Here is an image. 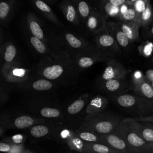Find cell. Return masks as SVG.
I'll list each match as a JSON object with an SVG mask.
<instances>
[{"instance_id": "6da1fadb", "label": "cell", "mask_w": 153, "mask_h": 153, "mask_svg": "<svg viewBox=\"0 0 153 153\" xmlns=\"http://www.w3.org/2000/svg\"><path fill=\"white\" fill-rule=\"evenodd\" d=\"M87 28L92 32H99L106 27L105 17L99 12L92 10L91 13L85 19Z\"/></svg>"}, {"instance_id": "7a4b0ae2", "label": "cell", "mask_w": 153, "mask_h": 153, "mask_svg": "<svg viewBox=\"0 0 153 153\" xmlns=\"http://www.w3.org/2000/svg\"><path fill=\"white\" fill-rule=\"evenodd\" d=\"M60 8L68 22L73 23L78 22V14L73 1L64 0L61 2Z\"/></svg>"}, {"instance_id": "3957f363", "label": "cell", "mask_w": 153, "mask_h": 153, "mask_svg": "<svg viewBox=\"0 0 153 153\" xmlns=\"http://www.w3.org/2000/svg\"><path fill=\"white\" fill-rule=\"evenodd\" d=\"M118 18L121 22L133 23L137 25V17L136 12L133 5L126 2L120 7V14Z\"/></svg>"}, {"instance_id": "277c9868", "label": "cell", "mask_w": 153, "mask_h": 153, "mask_svg": "<svg viewBox=\"0 0 153 153\" xmlns=\"http://www.w3.org/2000/svg\"><path fill=\"white\" fill-rule=\"evenodd\" d=\"M118 27L125 33L129 41H133L136 40L138 37L139 26L133 23H127L120 22L117 23Z\"/></svg>"}, {"instance_id": "5b68a950", "label": "cell", "mask_w": 153, "mask_h": 153, "mask_svg": "<svg viewBox=\"0 0 153 153\" xmlns=\"http://www.w3.org/2000/svg\"><path fill=\"white\" fill-rule=\"evenodd\" d=\"M101 14L105 17H118L120 14V7L115 6L106 0H100Z\"/></svg>"}, {"instance_id": "8992f818", "label": "cell", "mask_w": 153, "mask_h": 153, "mask_svg": "<svg viewBox=\"0 0 153 153\" xmlns=\"http://www.w3.org/2000/svg\"><path fill=\"white\" fill-rule=\"evenodd\" d=\"M153 20V10L150 1L146 5L145 10L139 15L137 20V26H146L149 25Z\"/></svg>"}, {"instance_id": "52a82bcc", "label": "cell", "mask_w": 153, "mask_h": 153, "mask_svg": "<svg viewBox=\"0 0 153 153\" xmlns=\"http://www.w3.org/2000/svg\"><path fill=\"white\" fill-rule=\"evenodd\" d=\"M73 2L76 7L78 16L85 20L92 11L90 4L85 0H76Z\"/></svg>"}, {"instance_id": "ba28073f", "label": "cell", "mask_w": 153, "mask_h": 153, "mask_svg": "<svg viewBox=\"0 0 153 153\" xmlns=\"http://www.w3.org/2000/svg\"><path fill=\"white\" fill-rule=\"evenodd\" d=\"M33 4L36 8L42 12L44 14L48 16V17L54 20H56L55 16L51 7L43 0H32Z\"/></svg>"}, {"instance_id": "9c48e42d", "label": "cell", "mask_w": 153, "mask_h": 153, "mask_svg": "<svg viewBox=\"0 0 153 153\" xmlns=\"http://www.w3.org/2000/svg\"><path fill=\"white\" fill-rule=\"evenodd\" d=\"M16 0H0V19H5L10 14Z\"/></svg>"}, {"instance_id": "30bf717a", "label": "cell", "mask_w": 153, "mask_h": 153, "mask_svg": "<svg viewBox=\"0 0 153 153\" xmlns=\"http://www.w3.org/2000/svg\"><path fill=\"white\" fill-rule=\"evenodd\" d=\"M63 68L60 65H53L46 68L44 71V75L50 79L58 78L63 72Z\"/></svg>"}, {"instance_id": "8fae6325", "label": "cell", "mask_w": 153, "mask_h": 153, "mask_svg": "<svg viewBox=\"0 0 153 153\" xmlns=\"http://www.w3.org/2000/svg\"><path fill=\"white\" fill-rule=\"evenodd\" d=\"M113 27H114V35L115 37L118 41V43L121 47H126L129 42V40L125 33L121 30V29L117 25V23H112Z\"/></svg>"}, {"instance_id": "7c38bea8", "label": "cell", "mask_w": 153, "mask_h": 153, "mask_svg": "<svg viewBox=\"0 0 153 153\" xmlns=\"http://www.w3.org/2000/svg\"><path fill=\"white\" fill-rule=\"evenodd\" d=\"M29 27L34 36L38 38V39H42L44 36V33L42 29L41 28L38 23L33 20V18L29 19Z\"/></svg>"}, {"instance_id": "4fadbf2b", "label": "cell", "mask_w": 153, "mask_h": 153, "mask_svg": "<svg viewBox=\"0 0 153 153\" xmlns=\"http://www.w3.org/2000/svg\"><path fill=\"white\" fill-rule=\"evenodd\" d=\"M106 140L112 147L117 149L123 150L126 148L125 142L116 136L109 135L106 137Z\"/></svg>"}, {"instance_id": "5bb4252c", "label": "cell", "mask_w": 153, "mask_h": 153, "mask_svg": "<svg viewBox=\"0 0 153 153\" xmlns=\"http://www.w3.org/2000/svg\"><path fill=\"white\" fill-rule=\"evenodd\" d=\"M33 120L32 118L27 116H22L16 119L14 121L15 126L19 128H24L32 126Z\"/></svg>"}, {"instance_id": "9a60e30c", "label": "cell", "mask_w": 153, "mask_h": 153, "mask_svg": "<svg viewBox=\"0 0 153 153\" xmlns=\"http://www.w3.org/2000/svg\"><path fill=\"white\" fill-rule=\"evenodd\" d=\"M118 103L123 107H130L136 103V99L131 95L125 94L118 98Z\"/></svg>"}, {"instance_id": "2e32d148", "label": "cell", "mask_w": 153, "mask_h": 153, "mask_svg": "<svg viewBox=\"0 0 153 153\" xmlns=\"http://www.w3.org/2000/svg\"><path fill=\"white\" fill-rule=\"evenodd\" d=\"M48 129L46 126L39 125L33 127L30 130L31 134L35 137H40L48 134Z\"/></svg>"}, {"instance_id": "e0dca14e", "label": "cell", "mask_w": 153, "mask_h": 153, "mask_svg": "<svg viewBox=\"0 0 153 153\" xmlns=\"http://www.w3.org/2000/svg\"><path fill=\"white\" fill-rule=\"evenodd\" d=\"M84 106V101L82 99L75 100L68 108V112L70 114H75L79 112Z\"/></svg>"}, {"instance_id": "ac0fdd59", "label": "cell", "mask_w": 153, "mask_h": 153, "mask_svg": "<svg viewBox=\"0 0 153 153\" xmlns=\"http://www.w3.org/2000/svg\"><path fill=\"white\" fill-rule=\"evenodd\" d=\"M113 128V126L111 123L107 121H101L98 123L96 125V130L101 133H109Z\"/></svg>"}, {"instance_id": "d6986e66", "label": "cell", "mask_w": 153, "mask_h": 153, "mask_svg": "<svg viewBox=\"0 0 153 153\" xmlns=\"http://www.w3.org/2000/svg\"><path fill=\"white\" fill-rule=\"evenodd\" d=\"M52 83L45 79H39L33 84V87L37 90H47L51 88Z\"/></svg>"}, {"instance_id": "ffe728a7", "label": "cell", "mask_w": 153, "mask_h": 153, "mask_svg": "<svg viewBox=\"0 0 153 153\" xmlns=\"http://www.w3.org/2000/svg\"><path fill=\"white\" fill-rule=\"evenodd\" d=\"M128 142L133 146L139 147L144 145L145 142L139 136L134 133H130L127 136Z\"/></svg>"}, {"instance_id": "44dd1931", "label": "cell", "mask_w": 153, "mask_h": 153, "mask_svg": "<svg viewBox=\"0 0 153 153\" xmlns=\"http://www.w3.org/2000/svg\"><path fill=\"white\" fill-rule=\"evenodd\" d=\"M98 41L100 45L103 47H109L114 43V38L109 35L104 34L101 35L98 38Z\"/></svg>"}, {"instance_id": "7402d4cb", "label": "cell", "mask_w": 153, "mask_h": 153, "mask_svg": "<svg viewBox=\"0 0 153 153\" xmlns=\"http://www.w3.org/2000/svg\"><path fill=\"white\" fill-rule=\"evenodd\" d=\"M117 73L116 70L114 68V66L109 65L106 67L105 70V72L103 74V78L104 79H114L117 77Z\"/></svg>"}, {"instance_id": "603a6c76", "label": "cell", "mask_w": 153, "mask_h": 153, "mask_svg": "<svg viewBox=\"0 0 153 153\" xmlns=\"http://www.w3.org/2000/svg\"><path fill=\"white\" fill-rule=\"evenodd\" d=\"M41 114L45 117L53 118L58 117L60 114V112L57 109L54 108H45L41 109Z\"/></svg>"}, {"instance_id": "cb8c5ba5", "label": "cell", "mask_w": 153, "mask_h": 153, "mask_svg": "<svg viewBox=\"0 0 153 153\" xmlns=\"http://www.w3.org/2000/svg\"><path fill=\"white\" fill-rule=\"evenodd\" d=\"M66 39L70 45L74 48H79L82 45V42L80 39H78L71 33H67L66 35Z\"/></svg>"}, {"instance_id": "d4e9b609", "label": "cell", "mask_w": 153, "mask_h": 153, "mask_svg": "<svg viewBox=\"0 0 153 153\" xmlns=\"http://www.w3.org/2000/svg\"><path fill=\"white\" fill-rule=\"evenodd\" d=\"M105 87L106 89L111 91H114L117 90L120 87V83L119 81L115 79H109L106 80L105 83Z\"/></svg>"}, {"instance_id": "484cf974", "label": "cell", "mask_w": 153, "mask_h": 153, "mask_svg": "<svg viewBox=\"0 0 153 153\" xmlns=\"http://www.w3.org/2000/svg\"><path fill=\"white\" fill-rule=\"evenodd\" d=\"M30 42L32 45L35 48V49L41 53H43L45 51V47L43 43L35 36H33L30 38Z\"/></svg>"}, {"instance_id": "4316f807", "label": "cell", "mask_w": 153, "mask_h": 153, "mask_svg": "<svg viewBox=\"0 0 153 153\" xmlns=\"http://www.w3.org/2000/svg\"><path fill=\"white\" fill-rule=\"evenodd\" d=\"M140 89L142 93L147 97H153V88L146 82H142L140 85Z\"/></svg>"}, {"instance_id": "83f0119b", "label": "cell", "mask_w": 153, "mask_h": 153, "mask_svg": "<svg viewBox=\"0 0 153 153\" xmlns=\"http://www.w3.org/2000/svg\"><path fill=\"white\" fill-rule=\"evenodd\" d=\"M16 55V48L14 46L10 45L7 47L6 51L5 53L4 57L7 62H10L13 60Z\"/></svg>"}, {"instance_id": "f1b7e54d", "label": "cell", "mask_w": 153, "mask_h": 153, "mask_svg": "<svg viewBox=\"0 0 153 153\" xmlns=\"http://www.w3.org/2000/svg\"><path fill=\"white\" fill-rule=\"evenodd\" d=\"M94 62L92 59L88 57H83L81 58L78 61V64L80 66V67L83 68H86L90 67L93 64Z\"/></svg>"}, {"instance_id": "f546056e", "label": "cell", "mask_w": 153, "mask_h": 153, "mask_svg": "<svg viewBox=\"0 0 153 153\" xmlns=\"http://www.w3.org/2000/svg\"><path fill=\"white\" fill-rule=\"evenodd\" d=\"M79 137L82 140L88 141V142H95L97 140L96 136L89 132H82L80 133Z\"/></svg>"}, {"instance_id": "4dcf8cb0", "label": "cell", "mask_w": 153, "mask_h": 153, "mask_svg": "<svg viewBox=\"0 0 153 153\" xmlns=\"http://www.w3.org/2000/svg\"><path fill=\"white\" fill-rule=\"evenodd\" d=\"M142 134L145 140L149 142L153 141V130L146 128L143 130Z\"/></svg>"}, {"instance_id": "1f68e13d", "label": "cell", "mask_w": 153, "mask_h": 153, "mask_svg": "<svg viewBox=\"0 0 153 153\" xmlns=\"http://www.w3.org/2000/svg\"><path fill=\"white\" fill-rule=\"evenodd\" d=\"M93 149L99 153H108L109 152V148L103 145L94 144L93 145Z\"/></svg>"}, {"instance_id": "d6a6232c", "label": "cell", "mask_w": 153, "mask_h": 153, "mask_svg": "<svg viewBox=\"0 0 153 153\" xmlns=\"http://www.w3.org/2000/svg\"><path fill=\"white\" fill-rule=\"evenodd\" d=\"M106 1L110 2L111 4L117 7H120L126 1V0H106Z\"/></svg>"}, {"instance_id": "836d02e7", "label": "cell", "mask_w": 153, "mask_h": 153, "mask_svg": "<svg viewBox=\"0 0 153 153\" xmlns=\"http://www.w3.org/2000/svg\"><path fill=\"white\" fill-rule=\"evenodd\" d=\"M13 74L18 76H23L25 74V71L23 69H15L13 70Z\"/></svg>"}, {"instance_id": "e575fe53", "label": "cell", "mask_w": 153, "mask_h": 153, "mask_svg": "<svg viewBox=\"0 0 153 153\" xmlns=\"http://www.w3.org/2000/svg\"><path fill=\"white\" fill-rule=\"evenodd\" d=\"M73 144L75 145V147L76 148V149H81L82 148V142L80 139H78L77 138H75L72 141Z\"/></svg>"}, {"instance_id": "d590c367", "label": "cell", "mask_w": 153, "mask_h": 153, "mask_svg": "<svg viewBox=\"0 0 153 153\" xmlns=\"http://www.w3.org/2000/svg\"><path fill=\"white\" fill-rule=\"evenodd\" d=\"M13 140L16 143H20L23 140V136L21 134H16L13 136Z\"/></svg>"}, {"instance_id": "8d00e7d4", "label": "cell", "mask_w": 153, "mask_h": 153, "mask_svg": "<svg viewBox=\"0 0 153 153\" xmlns=\"http://www.w3.org/2000/svg\"><path fill=\"white\" fill-rule=\"evenodd\" d=\"M10 149V147L8 145L4 143H0V151L7 152Z\"/></svg>"}, {"instance_id": "74e56055", "label": "cell", "mask_w": 153, "mask_h": 153, "mask_svg": "<svg viewBox=\"0 0 153 153\" xmlns=\"http://www.w3.org/2000/svg\"><path fill=\"white\" fill-rule=\"evenodd\" d=\"M136 1V0H126V2L127 4H129V5H133V4H134V2Z\"/></svg>"}, {"instance_id": "f35d334b", "label": "cell", "mask_w": 153, "mask_h": 153, "mask_svg": "<svg viewBox=\"0 0 153 153\" xmlns=\"http://www.w3.org/2000/svg\"><path fill=\"white\" fill-rule=\"evenodd\" d=\"M150 32H151V33L152 35H153V26H152V27L151 28Z\"/></svg>"}, {"instance_id": "ab89813d", "label": "cell", "mask_w": 153, "mask_h": 153, "mask_svg": "<svg viewBox=\"0 0 153 153\" xmlns=\"http://www.w3.org/2000/svg\"><path fill=\"white\" fill-rule=\"evenodd\" d=\"M43 1H50V0H43Z\"/></svg>"}, {"instance_id": "60d3db41", "label": "cell", "mask_w": 153, "mask_h": 153, "mask_svg": "<svg viewBox=\"0 0 153 153\" xmlns=\"http://www.w3.org/2000/svg\"><path fill=\"white\" fill-rule=\"evenodd\" d=\"M152 87H153V82H152Z\"/></svg>"}, {"instance_id": "b9f144b4", "label": "cell", "mask_w": 153, "mask_h": 153, "mask_svg": "<svg viewBox=\"0 0 153 153\" xmlns=\"http://www.w3.org/2000/svg\"><path fill=\"white\" fill-rule=\"evenodd\" d=\"M0 131H1V130H0Z\"/></svg>"}]
</instances>
